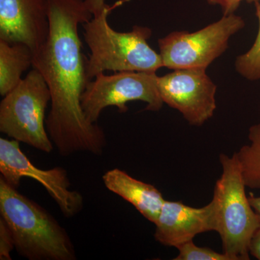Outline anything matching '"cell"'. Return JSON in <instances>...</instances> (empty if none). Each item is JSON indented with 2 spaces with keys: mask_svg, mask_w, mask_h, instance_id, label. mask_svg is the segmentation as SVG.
<instances>
[{
  "mask_svg": "<svg viewBox=\"0 0 260 260\" xmlns=\"http://www.w3.org/2000/svg\"><path fill=\"white\" fill-rule=\"evenodd\" d=\"M47 1L49 34L34 54L32 67L44 77L51 93L48 134L62 156L78 152L102 155L107 145L105 133L99 124L87 120L81 106L90 80L78 27L93 15L85 0Z\"/></svg>",
  "mask_w": 260,
  "mask_h": 260,
  "instance_id": "6da1fadb",
  "label": "cell"
},
{
  "mask_svg": "<svg viewBox=\"0 0 260 260\" xmlns=\"http://www.w3.org/2000/svg\"><path fill=\"white\" fill-rule=\"evenodd\" d=\"M0 215L9 226L15 249L29 260H75L68 232L48 210L0 177Z\"/></svg>",
  "mask_w": 260,
  "mask_h": 260,
  "instance_id": "7a4b0ae2",
  "label": "cell"
},
{
  "mask_svg": "<svg viewBox=\"0 0 260 260\" xmlns=\"http://www.w3.org/2000/svg\"><path fill=\"white\" fill-rule=\"evenodd\" d=\"M130 0H119L107 5L99 15L82 24L83 37L90 49L87 71L90 81L106 71L155 72L164 68L161 56L149 45L152 30L134 25L131 31L113 29L108 17L113 10Z\"/></svg>",
  "mask_w": 260,
  "mask_h": 260,
  "instance_id": "3957f363",
  "label": "cell"
},
{
  "mask_svg": "<svg viewBox=\"0 0 260 260\" xmlns=\"http://www.w3.org/2000/svg\"><path fill=\"white\" fill-rule=\"evenodd\" d=\"M222 174L215 183L213 202L215 229L223 252L233 260L249 259V243L260 228V219L246 196V188L236 153L219 156Z\"/></svg>",
  "mask_w": 260,
  "mask_h": 260,
  "instance_id": "277c9868",
  "label": "cell"
},
{
  "mask_svg": "<svg viewBox=\"0 0 260 260\" xmlns=\"http://www.w3.org/2000/svg\"><path fill=\"white\" fill-rule=\"evenodd\" d=\"M50 102L49 87L34 68L0 103V132L44 153H51L54 145L45 126Z\"/></svg>",
  "mask_w": 260,
  "mask_h": 260,
  "instance_id": "5b68a950",
  "label": "cell"
},
{
  "mask_svg": "<svg viewBox=\"0 0 260 260\" xmlns=\"http://www.w3.org/2000/svg\"><path fill=\"white\" fill-rule=\"evenodd\" d=\"M246 23L242 17L223 15L220 20L194 32L175 30L158 39L164 68L206 69L229 48L233 36L242 30Z\"/></svg>",
  "mask_w": 260,
  "mask_h": 260,
  "instance_id": "8992f818",
  "label": "cell"
},
{
  "mask_svg": "<svg viewBox=\"0 0 260 260\" xmlns=\"http://www.w3.org/2000/svg\"><path fill=\"white\" fill-rule=\"evenodd\" d=\"M155 72H117L107 75L99 73L87 85L81 97L84 115L92 124L104 109L115 107L120 113L128 111L127 103L145 102V110L158 112L164 105Z\"/></svg>",
  "mask_w": 260,
  "mask_h": 260,
  "instance_id": "52a82bcc",
  "label": "cell"
},
{
  "mask_svg": "<svg viewBox=\"0 0 260 260\" xmlns=\"http://www.w3.org/2000/svg\"><path fill=\"white\" fill-rule=\"evenodd\" d=\"M0 173L10 185L18 188L23 178L39 181L56 202L65 218H73L83 210L79 191L71 190V181L64 168L44 170L30 162L20 148V142L0 138Z\"/></svg>",
  "mask_w": 260,
  "mask_h": 260,
  "instance_id": "ba28073f",
  "label": "cell"
},
{
  "mask_svg": "<svg viewBox=\"0 0 260 260\" xmlns=\"http://www.w3.org/2000/svg\"><path fill=\"white\" fill-rule=\"evenodd\" d=\"M164 104L180 113L190 125L200 126L216 109V84L203 68L174 70L158 78Z\"/></svg>",
  "mask_w": 260,
  "mask_h": 260,
  "instance_id": "9c48e42d",
  "label": "cell"
},
{
  "mask_svg": "<svg viewBox=\"0 0 260 260\" xmlns=\"http://www.w3.org/2000/svg\"><path fill=\"white\" fill-rule=\"evenodd\" d=\"M49 34L47 0H0V40L22 43L34 54Z\"/></svg>",
  "mask_w": 260,
  "mask_h": 260,
  "instance_id": "30bf717a",
  "label": "cell"
},
{
  "mask_svg": "<svg viewBox=\"0 0 260 260\" xmlns=\"http://www.w3.org/2000/svg\"><path fill=\"white\" fill-rule=\"evenodd\" d=\"M155 225L154 238L162 245L177 248L198 234L215 231L213 202L203 208L166 200Z\"/></svg>",
  "mask_w": 260,
  "mask_h": 260,
  "instance_id": "8fae6325",
  "label": "cell"
},
{
  "mask_svg": "<svg viewBox=\"0 0 260 260\" xmlns=\"http://www.w3.org/2000/svg\"><path fill=\"white\" fill-rule=\"evenodd\" d=\"M102 180L108 190L133 205L149 221L156 223L166 200L155 186L135 179L119 169L107 171Z\"/></svg>",
  "mask_w": 260,
  "mask_h": 260,
  "instance_id": "7c38bea8",
  "label": "cell"
},
{
  "mask_svg": "<svg viewBox=\"0 0 260 260\" xmlns=\"http://www.w3.org/2000/svg\"><path fill=\"white\" fill-rule=\"evenodd\" d=\"M34 53L22 43L0 40V94L3 97L21 81L24 72L32 66Z\"/></svg>",
  "mask_w": 260,
  "mask_h": 260,
  "instance_id": "4fadbf2b",
  "label": "cell"
},
{
  "mask_svg": "<svg viewBox=\"0 0 260 260\" xmlns=\"http://www.w3.org/2000/svg\"><path fill=\"white\" fill-rule=\"evenodd\" d=\"M250 144L236 152L246 187L260 189V123L250 126L248 135Z\"/></svg>",
  "mask_w": 260,
  "mask_h": 260,
  "instance_id": "5bb4252c",
  "label": "cell"
},
{
  "mask_svg": "<svg viewBox=\"0 0 260 260\" xmlns=\"http://www.w3.org/2000/svg\"><path fill=\"white\" fill-rule=\"evenodd\" d=\"M258 32L250 49L236 58L234 67L241 76L250 81L260 80V2L254 3Z\"/></svg>",
  "mask_w": 260,
  "mask_h": 260,
  "instance_id": "9a60e30c",
  "label": "cell"
},
{
  "mask_svg": "<svg viewBox=\"0 0 260 260\" xmlns=\"http://www.w3.org/2000/svg\"><path fill=\"white\" fill-rule=\"evenodd\" d=\"M179 254L174 260H233L225 253H219L207 247H200L191 242L181 244L177 248Z\"/></svg>",
  "mask_w": 260,
  "mask_h": 260,
  "instance_id": "2e32d148",
  "label": "cell"
},
{
  "mask_svg": "<svg viewBox=\"0 0 260 260\" xmlns=\"http://www.w3.org/2000/svg\"><path fill=\"white\" fill-rule=\"evenodd\" d=\"M15 248L14 239L6 222L0 217V259L11 260V251Z\"/></svg>",
  "mask_w": 260,
  "mask_h": 260,
  "instance_id": "e0dca14e",
  "label": "cell"
},
{
  "mask_svg": "<svg viewBox=\"0 0 260 260\" xmlns=\"http://www.w3.org/2000/svg\"><path fill=\"white\" fill-rule=\"evenodd\" d=\"M243 2L254 3L260 0H207L208 4L220 7L223 15L234 14Z\"/></svg>",
  "mask_w": 260,
  "mask_h": 260,
  "instance_id": "ac0fdd59",
  "label": "cell"
},
{
  "mask_svg": "<svg viewBox=\"0 0 260 260\" xmlns=\"http://www.w3.org/2000/svg\"><path fill=\"white\" fill-rule=\"evenodd\" d=\"M249 254L260 260V228L251 238L249 246Z\"/></svg>",
  "mask_w": 260,
  "mask_h": 260,
  "instance_id": "d6986e66",
  "label": "cell"
},
{
  "mask_svg": "<svg viewBox=\"0 0 260 260\" xmlns=\"http://www.w3.org/2000/svg\"><path fill=\"white\" fill-rule=\"evenodd\" d=\"M85 2L93 16L99 15L107 5L105 0H85Z\"/></svg>",
  "mask_w": 260,
  "mask_h": 260,
  "instance_id": "ffe728a7",
  "label": "cell"
},
{
  "mask_svg": "<svg viewBox=\"0 0 260 260\" xmlns=\"http://www.w3.org/2000/svg\"><path fill=\"white\" fill-rule=\"evenodd\" d=\"M249 201L251 206L252 207L254 212L260 219V197H255L250 194L249 197Z\"/></svg>",
  "mask_w": 260,
  "mask_h": 260,
  "instance_id": "44dd1931",
  "label": "cell"
}]
</instances>
